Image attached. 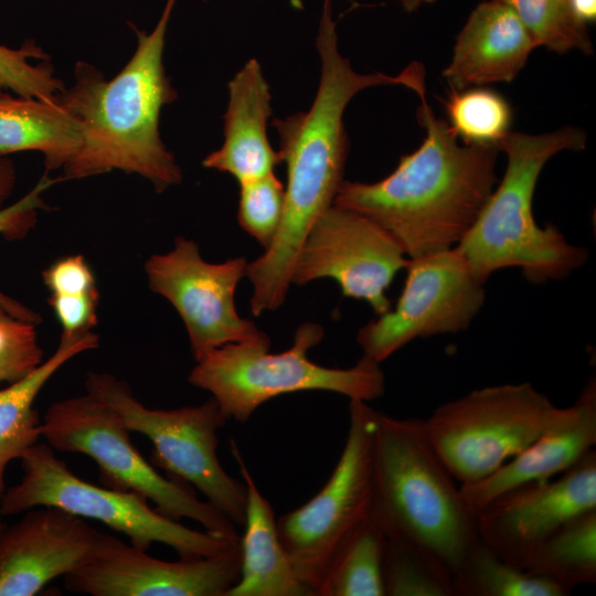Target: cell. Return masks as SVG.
Returning a JSON list of instances; mask_svg holds the SVG:
<instances>
[{"mask_svg":"<svg viewBox=\"0 0 596 596\" xmlns=\"http://www.w3.org/2000/svg\"><path fill=\"white\" fill-rule=\"evenodd\" d=\"M56 181L58 180L44 174L23 198L9 206L1 207L14 188L15 169L11 160L0 158V235L8 240L24 237L36 222L38 210L45 207L43 192ZM0 304L17 318L36 324L41 321L39 313L1 291Z\"/></svg>","mask_w":596,"mask_h":596,"instance_id":"f546056e","label":"cell"},{"mask_svg":"<svg viewBox=\"0 0 596 596\" xmlns=\"http://www.w3.org/2000/svg\"><path fill=\"white\" fill-rule=\"evenodd\" d=\"M130 433L121 416L89 392L53 403L40 424L41 438L53 449L95 460L104 486L140 494L173 520L192 519L205 531L240 539L236 525L199 500L188 483L160 475L134 446Z\"/></svg>","mask_w":596,"mask_h":596,"instance_id":"ba28073f","label":"cell"},{"mask_svg":"<svg viewBox=\"0 0 596 596\" xmlns=\"http://www.w3.org/2000/svg\"><path fill=\"white\" fill-rule=\"evenodd\" d=\"M454 596H567L562 587L501 558L480 538L453 575Z\"/></svg>","mask_w":596,"mask_h":596,"instance_id":"484cf974","label":"cell"},{"mask_svg":"<svg viewBox=\"0 0 596 596\" xmlns=\"http://www.w3.org/2000/svg\"><path fill=\"white\" fill-rule=\"evenodd\" d=\"M35 326L14 317L0 304V384L26 376L43 362Z\"/></svg>","mask_w":596,"mask_h":596,"instance_id":"d6a6232c","label":"cell"},{"mask_svg":"<svg viewBox=\"0 0 596 596\" xmlns=\"http://www.w3.org/2000/svg\"><path fill=\"white\" fill-rule=\"evenodd\" d=\"M322 338L320 324L305 322L297 328L289 349L270 353V340L260 332L211 351L196 361L188 380L207 391L228 419L241 424L267 401L288 393L328 391L364 402L384 394L380 363L366 355L349 369L326 368L311 361L308 351Z\"/></svg>","mask_w":596,"mask_h":596,"instance_id":"8992f818","label":"cell"},{"mask_svg":"<svg viewBox=\"0 0 596 596\" xmlns=\"http://www.w3.org/2000/svg\"><path fill=\"white\" fill-rule=\"evenodd\" d=\"M555 406L531 383L473 390L423 419L435 451L460 485L498 470L542 432Z\"/></svg>","mask_w":596,"mask_h":596,"instance_id":"30bf717a","label":"cell"},{"mask_svg":"<svg viewBox=\"0 0 596 596\" xmlns=\"http://www.w3.org/2000/svg\"><path fill=\"white\" fill-rule=\"evenodd\" d=\"M374 413L368 402L350 400L345 444L328 481L277 520L281 543L312 596L340 550L372 514Z\"/></svg>","mask_w":596,"mask_h":596,"instance_id":"8fae6325","label":"cell"},{"mask_svg":"<svg viewBox=\"0 0 596 596\" xmlns=\"http://www.w3.org/2000/svg\"><path fill=\"white\" fill-rule=\"evenodd\" d=\"M103 532L56 507H36L0 532V596H34L78 570Z\"/></svg>","mask_w":596,"mask_h":596,"instance_id":"e0dca14e","label":"cell"},{"mask_svg":"<svg viewBox=\"0 0 596 596\" xmlns=\"http://www.w3.org/2000/svg\"><path fill=\"white\" fill-rule=\"evenodd\" d=\"M585 143V132L574 127L539 135L510 131L499 142L507 156L504 175L455 246L481 283L508 267L520 268L534 284L562 280L587 262L585 247L571 244L554 225L539 226L532 212L547 161L565 150L579 151Z\"/></svg>","mask_w":596,"mask_h":596,"instance_id":"277c9868","label":"cell"},{"mask_svg":"<svg viewBox=\"0 0 596 596\" xmlns=\"http://www.w3.org/2000/svg\"><path fill=\"white\" fill-rule=\"evenodd\" d=\"M42 276L53 295L98 292L94 274L82 255H72L54 262Z\"/></svg>","mask_w":596,"mask_h":596,"instance_id":"836d02e7","label":"cell"},{"mask_svg":"<svg viewBox=\"0 0 596 596\" xmlns=\"http://www.w3.org/2000/svg\"><path fill=\"white\" fill-rule=\"evenodd\" d=\"M32 58L46 61L49 57L33 41L25 42L20 49L0 44V93L56 100L65 89L63 82L54 76L51 64H32Z\"/></svg>","mask_w":596,"mask_h":596,"instance_id":"4dcf8cb0","label":"cell"},{"mask_svg":"<svg viewBox=\"0 0 596 596\" xmlns=\"http://www.w3.org/2000/svg\"><path fill=\"white\" fill-rule=\"evenodd\" d=\"M596 444V382L590 379L576 401L556 407L539 436L486 478L460 485L476 517L492 500L519 486L549 480L575 465Z\"/></svg>","mask_w":596,"mask_h":596,"instance_id":"ac0fdd59","label":"cell"},{"mask_svg":"<svg viewBox=\"0 0 596 596\" xmlns=\"http://www.w3.org/2000/svg\"><path fill=\"white\" fill-rule=\"evenodd\" d=\"M205 1H207V0H205Z\"/></svg>","mask_w":596,"mask_h":596,"instance_id":"ab89813d","label":"cell"},{"mask_svg":"<svg viewBox=\"0 0 596 596\" xmlns=\"http://www.w3.org/2000/svg\"><path fill=\"white\" fill-rule=\"evenodd\" d=\"M91 331L62 332L53 354L26 376L0 389V498L6 491V470L41 438L34 401L45 383L74 356L98 347Z\"/></svg>","mask_w":596,"mask_h":596,"instance_id":"603a6c76","label":"cell"},{"mask_svg":"<svg viewBox=\"0 0 596 596\" xmlns=\"http://www.w3.org/2000/svg\"><path fill=\"white\" fill-rule=\"evenodd\" d=\"M372 514L386 538L425 547L454 572L479 540L460 486L432 446L423 419L375 411Z\"/></svg>","mask_w":596,"mask_h":596,"instance_id":"5b68a950","label":"cell"},{"mask_svg":"<svg viewBox=\"0 0 596 596\" xmlns=\"http://www.w3.org/2000/svg\"><path fill=\"white\" fill-rule=\"evenodd\" d=\"M385 545L386 535L371 514L340 550L316 596H385Z\"/></svg>","mask_w":596,"mask_h":596,"instance_id":"d4e9b609","label":"cell"},{"mask_svg":"<svg viewBox=\"0 0 596 596\" xmlns=\"http://www.w3.org/2000/svg\"><path fill=\"white\" fill-rule=\"evenodd\" d=\"M175 2L166 1L151 32L135 28L136 51L110 81L95 66L77 62L74 84L58 96L82 131V145L64 167V179L121 170L146 178L157 192L181 181L182 171L159 134L162 107L178 97L162 61Z\"/></svg>","mask_w":596,"mask_h":596,"instance_id":"3957f363","label":"cell"},{"mask_svg":"<svg viewBox=\"0 0 596 596\" xmlns=\"http://www.w3.org/2000/svg\"><path fill=\"white\" fill-rule=\"evenodd\" d=\"M321 61L319 86L310 108L273 121L281 163L286 164L284 212L277 234L259 257L247 263L253 286L251 311L259 316L285 301L294 264L316 221L333 205L343 182L349 138L343 115L363 89L401 85L412 89L416 74L409 66L397 75L356 72L338 46L331 0H324L316 36Z\"/></svg>","mask_w":596,"mask_h":596,"instance_id":"6da1fadb","label":"cell"},{"mask_svg":"<svg viewBox=\"0 0 596 596\" xmlns=\"http://www.w3.org/2000/svg\"><path fill=\"white\" fill-rule=\"evenodd\" d=\"M385 596H454L453 572L412 542L389 539L383 561Z\"/></svg>","mask_w":596,"mask_h":596,"instance_id":"4316f807","label":"cell"},{"mask_svg":"<svg viewBox=\"0 0 596 596\" xmlns=\"http://www.w3.org/2000/svg\"><path fill=\"white\" fill-rule=\"evenodd\" d=\"M231 451L246 486V510L240 539V578L225 596H312L298 577L279 538L274 509L259 491L234 439Z\"/></svg>","mask_w":596,"mask_h":596,"instance_id":"44dd1931","label":"cell"},{"mask_svg":"<svg viewBox=\"0 0 596 596\" xmlns=\"http://www.w3.org/2000/svg\"><path fill=\"white\" fill-rule=\"evenodd\" d=\"M247 260L205 262L195 242L177 237L172 251L152 255L145 270L152 291L168 299L183 320L195 361L227 343L255 338L254 322L242 318L234 295Z\"/></svg>","mask_w":596,"mask_h":596,"instance_id":"5bb4252c","label":"cell"},{"mask_svg":"<svg viewBox=\"0 0 596 596\" xmlns=\"http://www.w3.org/2000/svg\"><path fill=\"white\" fill-rule=\"evenodd\" d=\"M85 384L87 392L110 405L131 432L151 441L153 465L199 489L206 502L243 526L246 486L224 470L216 455L217 432L228 417L213 397L194 406L149 408L126 382L111 374L91 372Z\"/></svg>","mask_w":596,"mask_h":596,"instance_id":"9c48e42d","label":"cell"},{"mask_svg":"<svg viewBox=\"0 0 596 596\" xmlns=\"http://www.w3.org/2000/svg\"><path fill=\"white\" fill-rule=\"evenodd\" d=\"M347 1H350V2H352V1H354V0H347Z\"/></svg>","mask_w":596,"mask_h":596,"instance_id":"f35d334b","label":"cell"},{"mask_svg":"<svg viewBox=\"0 0 596 596\" xmlns=\"http://www.w3.org/2000/svg\"><path fill=\"white\" fill-rule=\"evenodd\" d=\"M408 259L397 241L371 219L331 205L313 224L294 264L291 284L332 278L344 297L387 312L386 290Z\"/></svg>","mask_w":596,"mask_h":596,"instance_id":"4fadbf2b","label":"cell"},{"mask_svg":"<svg viewBox=\"0 0 596 596\" xmlns=\"http://www.w3.org/2000/svg\"><path fill=\"white\" fill-rule=\"evenodd\" d=\"M445 107L447 123L466 145L498 147L510 132L512 108L492 89L480 86L451 91Z\"/></svg>","mask_w":596,"mask_h":596,"instance_id":"83f0119b","label":"cell"},{"mask_svg":"<svg viewBox=\"0 0 596 596\" xmlns=\"http://www.w3.org/2000/svg\"><path fill=\"white\" fill-rule=\"evenodd\" d=\"M596 509V451L564 472L513 488L476 514L480 540L524 570L538 547L571 518Z\"/></svg>","mask_w":596,"mask_h":596,"instance_id":"2e32d148","label":"cell"},{"mask_svg":"<svg viewBox=\"0 0 596 596\" xmlns=\"http://www.w3.org/2000/svg\"><path fill=\"white\" fill-rule=\"evenodd\" d=\"M418 97L417 117L425 129L419 147L380 181L343 180L333 201L382 226L409 259L455 247L499 182V148L460 145L447 120L433 111L426 92Z\"/></svg>","mask_w":596,"mask_h":596,"instance_id":"7a4b0ae2","label":"cell"},{"mask_svg":"<svg viewBox=\"0 0 596 596\" xmlns=\"http://www.w3.org/2000/svg\"><path fill=\"white\" fill-rule=\"evenodd\" d=\"M20 460L23 476L1 496L2 515L24 513L36 507H56L104 523L125 534L138 549L148 551L152 543H162L181 558L213 556L240 542L241 538L190 529L152 509L146 498L135 492L82 480L46 443L31 446Z\"/></svg>","mask_w":596,"mask_h":596,"instance_id":"52a82bcc","label":"cell"},{"mask_svg":"<svg viewBox=\"0 0 596 596\" xmlns=\"http://www.w3.org/2000/svg\"><path fill=\"white\" fill-rule=\"evenodd\" d=\"M1 515H2V514H1V512H0V532H1L2 529L4 528V525H3L2 521H1Z\"/></svg>","mask_w":596,"mask_h":596,"instance_id":"74e56055","label":"cell"},{"mask_svg":"<svg viewBox=\"0 0 596 596\" xmlns=\"http://www.w3.org/2000/svg\"><path fill=\"white\" fill-rule=\"evenodd\" d=\"M396 306L363 326L356 341L363 355L381 363L416 338L466 330L486 290L460 252L450 249L409 259Z\"/></svg>","mask_w":596,"mask_h":596,"instance_id":"7c38bea8","label":"cell"},{"mask_svg":"<svg viewBox=\"0 0 596 596\" xmlns=\"http://www.w3.org/2000/svg\"><path fill=\"white\" fill-rule=\"evenodd\" d=\"M522 22L536 46L556 53H593L586 24L574 15L568 0H500Z\"/></svg>","mask_w":596,"mask_h":596,"instance_id":"f1b7e54d","label":"cell"},{"mask_svg":"<svg viewBox=\"0 0 596 596\" xmlns=\"http://www.w3.org/2000/svg\"><path fill=\"white\" fill-rule=\"evenodd\" d=\"M82 145V131L56 100L0 93V156L33 150L44 156L46 170L64 168Z\"/></svg>","mask_w":596,"mask_h":596,"instance_id":"7402d4cb","label":"cell"},{"mask_svg":"<svg viewBox=\"0 0 596 596\" xmlns=\"http://www.w3.org/2000/svg\"><path fill=\"white\" fill-rule=\"evenodd\" d=\"M227 88L224 141L202 164L231 174L241 184L274 172L281 160L268 140L272 94L259 62L248 60Z\"/></svg>","mask_w":596,"mask_h":596,"instance_id":"ffe728a7","label":"cell"},{"mask_svg":"<svg viewBox=\"0 0 596 596\" xmlns=\"http://www.w3.org/2000/svg\"><path fill=\"white\" fill-rule=\"evenodd\" d=\"M535 47L509 6L500 0H488L471 11L458 33L443 77L451 91L510 83Z\"/></svg>","mask_w":596,"mask_h":596,"instance_id":"d6986e66","label":"cell"},{"mask_svg":"<svg viewBox=\"0 0 596 596\" xmlns=\"http://www.w3.org/2000/svg\"><path fill=\"white\" fill-rule=\"evenodd\" d=\"M98 292L82 295H53L49 304L53 309L63 332L78 333L91 331L97 322L96 308Z\"/></svg>","mask_w":596,"mask_h":596,"instance_id":"e575fe53","label":"cell"},{"mask_svg":"<svg viewBox=\"0 0 596 596\" xmlns=\"http://www.w3.org/2000/svg\"><path fill=\"white\" fill-rule=\"evenodd\" d=\"M240 542L206 557L162 561L103 533L92 557L64 576L65 587L92 596H225L241 571Z\"/></svg>","mask_w":596,"mask_h":596,"instance_id":"9a60e30c","label":"cell"},{"mask_svg":"<svg viewBox=\"0 0 596 596\" xmlns=\"http://www.w3.org/2000/svg\"><path fill=\"white\" fill-rule=\"evenodd\" d=\"M437 0H398L403 9L407 12H412L425 4L434 3Z\"/></svg>","mask_w":596,"mask_h":596,"instance_id":"8d00e7d4","label":"cell"},{"mask_svg":"<svg viewBox=\"0 0 596 596\" xmlns=\"http://www.w3.org/2000/svg\"><path fill=\"white\" fill-rule=\"evenodd\" d=\"M240 188L238 224L266 249L273 243L281 222L285 185L270 172L241 183Z\"/></svg>","mask_w":596,"mask_h":596,"instance_id":"1f68e13d","label":"cell"},{"mask_svg":"<svg viewBox=\"0 0 596 596\" xmlns=\"http://www.w3.org/2000/svg\"><path fill=\"white\" fill-rule=\"evenodd\" d=\"M529 574L566 590L596 583V509L584 511L557 528L534 552Z\"/></svg>","mask_w":596,"mask_h":596,"instance_id":"cb8c5ba5","label":"cell"},{"mask_svg":"<svg viewBox=\"0 0 596 596\" xmlns=\"http://www.w3.org/2000/svg\"><path fill=\"white\" fill-rule=\"evenodd\" d=\"M571 9L583 23L594 22L596 20V0H568Z\"/></svg>","mask_w":596,"mask_h":596,"instance_id":"d590c367","label":"cell"}]
</instances>
